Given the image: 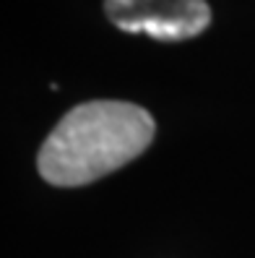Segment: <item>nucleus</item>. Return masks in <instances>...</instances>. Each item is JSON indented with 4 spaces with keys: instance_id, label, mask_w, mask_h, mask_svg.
I'll list each match as a JSON object with an SVG mask.
<instances>
[{
    "instance_id": "1",
    "label": "nucleus",
    "mask_w": 255,
    "mask_h": 258,
    "mask_svg": "<svg viewBox=\"0 0 255 258\" xmlns=\"http://www.w3.org/2000/svg\"><path fill=\"white\" fill-rule=\"evenodd\" d=\"M156 123L130 102H83L42 144L39 175L57 188H78L120 170L151 144Z\"/></svg>"
},
{
    "instance_id": "2",
    "label": "nucleus",
    "mask_w": 255,
    "mask_h": 258,
    "mask_svg": "<svg viewBox=\"0 0 255 258\" xmlns=\"http://www.w3.org/2000/svg\"><path fill=\"white\" fill-rule=\"evenodd\" d=\"M107 19L130 34H148L159 42L198 37L211 24L206 0H104Z\"/></svg>"
}]
</instances>
